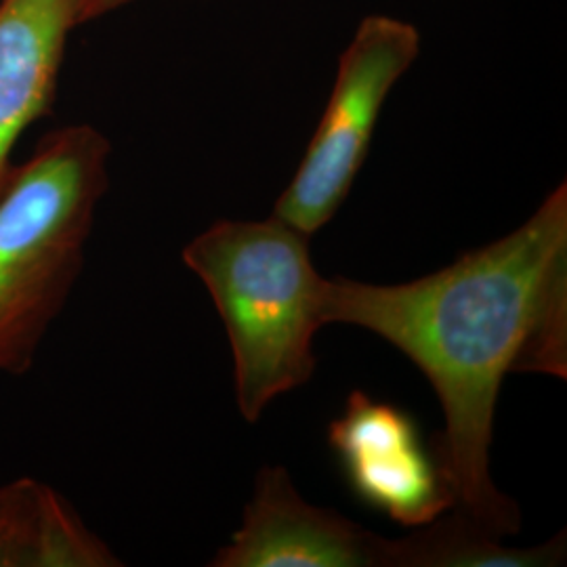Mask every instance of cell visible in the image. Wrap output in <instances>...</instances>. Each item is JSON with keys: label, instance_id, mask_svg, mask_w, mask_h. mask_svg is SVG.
<instances>
[{"label": "cell", "instance_id": "obj_1", "mask_svg": "<svg viewBox=\"0 0 567 567\" xmlns=\"http://www.w3.org/2000/svg\"><path fill=\"white\" fill-rule=\"evenodd\" d=\"M324 324L398 347L435 389L444 431L433 452L454 508L498 536L522 513L492 482L494 414L508 372L567 374V187L513 234L412 282L326 280Z\"/></svg>", "mask_w": 567, "mask_h": 567}, {"label": "cell", "instance_id": "obj_2", "mask_svg": "<svg viewBox=\"0 0 567 567\" xmlns=\"http://www.w3.org/2000/svg\"><path fill=\"white\" fill-rule=\"evenodd\" d=\"M110 154L95 126H61L16 164L0 194V377L34 365L81 278Z\"/></svg>", "mask_w": 567, "mask_h": 567}, {"label": "cell", "instance_id": "obj_3", "mask_svg": "<svg viewBox=\"0 0 567 567\" xmlns=\"http://www.w3.org/2000/svg\"><path fill=\"white\" fill-rule=\"evenodd\" d=\"M224 322L236 377V402L248 423L316 370L313 339L324 324L326 280L309 236L278 217L217 221L183 248Z\"/></svg>", "mask_w": 567, "mask_h": 567}, {"label": "cell", "instance_id": "obj_4", "mask_svg": "<svg viewBox=\"0 0 567 567\" xmlns=\"http://www.w3.org/2000/svg\"><path fill=\"white\" fill-rule=\"evenodd\" d=\"M421 53L419 30L389 16H368L344 49L332 95L274 217L307 236L343 206L362 168L377 122L395 82Z\"/></svg>", "mask_w": 567, "mask_h": 567}, {"label": "cell", "instance_id": "obj_5", "mask_svg": "<svg viewBox=\"0 0 567 567\" xmlns=\"http://www.w3.org/2000/svg\"><path fill=\"white\" fill-rule=\"evenodd\" d=\"M328 444L353 494L391 522L423 527L454 508L435 452L400 405L353 391L343 414L330 423Z\"/></svg>", "mask_w": 567, "mask_h": 567}, {"label": "cell", "instance_id": "obj_6", "mask_svg": "<svg viewBox=\"0 0 567 567\" xmlns=\"http://www.w3.org/2000/svg\"><path fill=\"white\" fill-rule=\"evenodd\" d=\"M213 567H391V540L305 503L284 466H264L243 526Z\"/></svg>", "mask_w": 567, "mask_h": 567}, {"label": "cell", "instance_id": "obj_7", "mask_svg": "<svg viewBox=\"0 0 567 567\" xmlns=\"http://www.w3.org/2000/svg\"><path fill=\"white\" fill-rule=\"evenodd\" d=\"M76 0H0V194L21 135L55 102Z\"/></svg>", "mask_w": 567, "mask_h": 567}, {"label": "cell", "instance_id": "obj_8", "mask_svg": "<svg viewBox=\"0 0 567 567\" xmlns=\"http://www.w3.org/2000/svg\"><path fill=\"white\" fill-rule=\"evenodd\" d=\"M116 566L118 557L55 487L34 477L0 486V567Z\"/></svg>", "mask_w": 567, "mask_h": 567}, {"label": "cell", "instance_id": "obj_9", "mask_svg": "<svg viewBox=\"0 0 567 567\" xmlns=\"http://www.w3.org/2000/svg\"><path fill=\"white\" fill-rule=\"evenodd\" d=\"M564 557V536L543 547L508 548L503 536L456 508L408 538L391 540V567H540L557 566Z\"/></svg>", "mask_w": 567, "mask_h": 567}, {"label": "cell", "instance_id": "obj_10", "mask_svg": "<svg viewBox=\"0 0 567 567\" xmlns=\"http://www.w3.org/2000/svg\"><path fill=\"white\" fill-rule=\"evenodd\" d=\"M128 2H135V0H76V25L100 20L103 16L122 9Z\"/></svg>", "mask_w": 567, "mask_h": 567}]
</instances>
